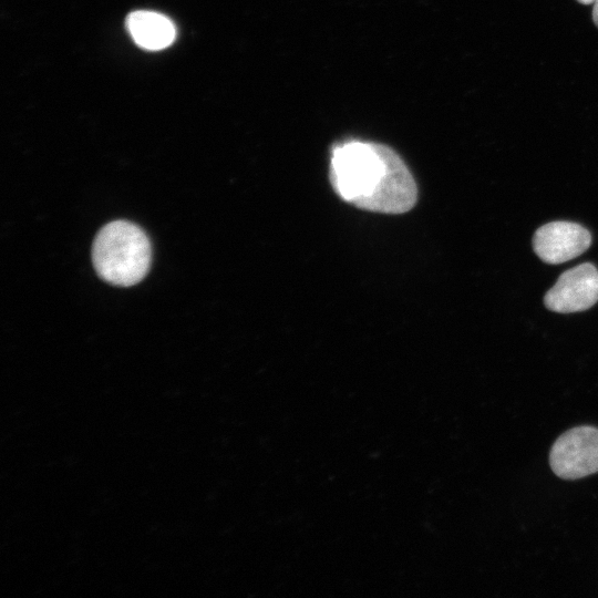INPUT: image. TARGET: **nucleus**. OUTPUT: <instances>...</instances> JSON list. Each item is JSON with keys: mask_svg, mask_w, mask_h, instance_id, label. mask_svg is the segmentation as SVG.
Here are the masks:
<instances>
[{"mask_svg": "<svg viewBox=\"0 0 598 598\" xmlns=\"http://www.w3.org/2000/svg\"><path fill=\"white\" fill-rule=\"evenodd\" d=\"M553 472L564 480H578L598 472V429L577 426L563 433L549 453Z\"/></svg>", "mask_w": 598, "mask_h": 598, "instance_id": "7ed1b4c3", "label": "nucleus"}, {"mask_svg": "<svg viewBox=\"0 0 598 598\" xmlns=\"http://www.w3.org/2000/svg\"><path fill=\"white\" fill-rule=\"evenodd\" d=\"M329 177L343 200L364 210L403 214L417 200V187L406 164L380 143L349 140L334 145Z\"/></svg>", "mask_w": 598, "mask_h": 598, "instance_id": "f257e3e1", "label": "nucleus"}, {"mask_svg": "<svg viewBox=\"0 0 598 598\" xmlns=\"http://www.w3.org/2000/svg\"><path fill=\"white\" fill-rule=\"evenodd\" d=\"M126 27L133 40L146 50H161L175 39L176 30L165 16L146 10L132 12Z\"/></svg>", "mask_w": 598, "mask_h": 598, "instance_id": "423d86ee", "label": "nucleus"}, {"mask_svg": "<svg viewBox=\"0 0 598 598\" xmlns=\"http://www.w3.org/2000/svg\"><path fill=\"white\" fill-rule=\"evenodd\" d=\"M592 20L595 24L598 27V0L594 2L592 7Z\"/></svg>", "mask_w": 598, "mask_h": 598, "instance_id": "0eeeda50", "label": "nucleus"}, {"mask_svg": "<svg viewBox=\"0 0 598 598\" xmlns=\"http://www.w3.org/2000/svg\"><path fill=\"white\" fill-rule=\"evenodd\" d=\"M598 301V270L590 262L564 271L546 292L544 303L550 311H585Z\"/></svg>", "mask_w": 598, "mask_h": 598, "instance_id": "20e7f679", "label": "nucleus"}, {"mask_svg": "<svg viewBox=\"0 0 598 598\" xmlns=\"http://www.w3.org/2000/svg\"><path fill=\"white\" fill-rule=\"evenodd\" d=\"M146 234L127 220H114L100 229L92 246L96 274L106 282L128 287L140 282L151 266Z\"/></svg>", "mask_w": 598, "mask_h": 598, "instance_id": "f03ea898", "label": "nucleus"}, {"mask_svg": "<svg viewBox=\"0 0 598 598\" xmlns=\"http://www.w3.org/2000/svg\"><path fill=\"white\" fill-rule=\"evenodd\" d=\"M581 4H594L596 0H577Z\"/></svg>", "mask_w": 598, "mask_h": 598, "instance_id": "6e6552de", "label": "nucleus"}, {"mask_svg": "<svg viewBox=\"0 0 598 598\" xmlns=\"http://www.w3.org/2000/svg\"><path fill=\"white\" fill-rule=\"evenodd\" d=\"M591 244V235L584 226L571 221H550L534 234L533 248L547 264L557 265L585 252Z\"/></svg>", "mask_w": 598, "mask_h": 598, "instance_id": "39448f33", "label": "nucleus"}]
</instances>
